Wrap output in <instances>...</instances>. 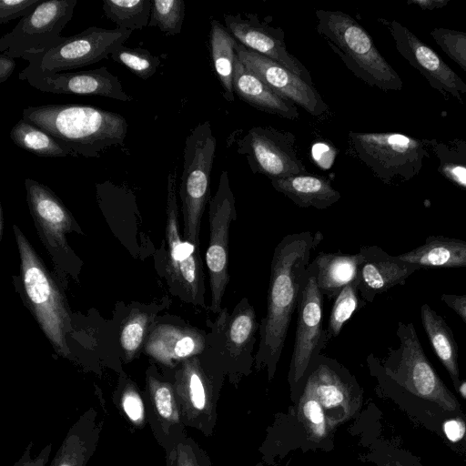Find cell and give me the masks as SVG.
Here are the masks:
<instances>
[{"instance_id": "6da1fadb", "label": "cell", "mask_w": 466, "mask_h": 466, "mask_svg": "<svg viewBox=\"0 0 466 466\" xmlns=\"http://www.w3.org/2000/svg\"><path fill=\"white\" fill-rule=\"evenodd\" d=\"M323 238L320 231L288 234L273 250L254 365L257 370H266L268 380L275 376L311 255Z\"/></svg>"}, {"instance_id": "7a4b0ae2", "label": "cell", "mask_w": 466, "mask_h": 466, "mask_svg": "<svg viewBox=\"0 0 466 466\" xmlns=\"http://www.w3.org/2000/svg\"><path fill=\"white\" fill-rule=\"evenodd\" d=\"M22 118L53 137L70 155L98 157L107 148L124 146V116L92 106L51 104L25 107Z\"/></svg>"}, {"instance_id": "3957f363", "label": "cell", "mask_w": 466, "mask_h": 466, "mask_svg": "<svg viewBox=\"0 0 466 466\" xmlns=\"http://www.w3.org/2000/svg\"><path fill=\"white\" fill-rule=\"evenodd\" d=\"M316 30L347 68L367 85L382 91H399L403 82L397 71L380 54L367 32L349 14L317 10Z\"/></svg>"}, {"instance_id": "277c9868", "label": "cell", "mask_w": 466, "mask_h": 466, "mask_svg": "<svg viewBox=\"0 0 466 466\" xmlns=\"http://www.w3.org/2000/svg\"><path fill=\"white\" fill-rule=\"evenodd\" d=\"M13 229L25 300L56 352L68 357L67 336L72 330V317L66 298L23 231L16 225Z\"/></svg>"}, {"instance_id": "5b68a950", "label": "cell", "mask_w": 466, "mask_h": 466, "mask_svg": "<svg viewBox=\"0 0 466 466\" xmlns=\"http://www.w3.org/2000/svg\"><path fill=\"white\" fill-rule=\"evenodd\" d=\"M207 326L210 331L207 333V347L202 355L237 383L255 365L259 323L253 305L243 297L231 312L224 307L215 320L207 319Z\"/></svg>"}, {"instance_id": "8992f818", "label": "cell", "mask_w": 466, "mask_h": 466, "mask_svg": "<svg viewBox=\"0 0 466 466\" xmlns=\"http://www.w3.org/2000/svg\"><path fill=\"white\" fill-rule=\"evenodd\" d=\"M400 345L390 349L384 364H379L387 380L408 393L437 404L449 412H461L456 397L449 390L428 360L414 325L398 323Z\"/></svg>"}, {"instance_id": "52a82bcc", "label": "cell", "mask_w": 466, "mask_h": 466, "mask_svg": "<svg viewBox=\"0 0 466 466\" xmlns=\"http://www.w3.org/2000/svg\"><path fill=\"white\" fill-rule=\"evenodd\" d=\"M349 139L360 160L385 184L411 180L431 153V139L398 132L350 131Z\"/></svg>"}, {"instance_id": "ba28073f", "label": "cell", "mask_w": 466, "mask_h": 466, "mask_svg": "<svg viewBox=\"0 0 466 466\" xmlns=\"http://www.w3.org/2000/svg\"><path fill=\"white\" fill-rule=\"evenodd\" d=\"M217 139L209 121L198 124L187 137L179 187L183 238L200 248L201 221L210 201V177Z\"/></svg>"}, {"instance_id": "9c48e42d", "label": "cell", "mask_w": 466, "mask_h": 466, "mask_svg": "<svg viewBox=\"0 0 466 466\" xmlns=\"http://www.w3.org/2000/svg\"><path fill=\"white\" fill-rule=\"evenodd\" d=\"M26 201L36 232L56 267L75 277L80 273L81 261L68 245L66 236L83 234L72 213L47 186L26 178Z\"/></svg>"}, {"instance_id": "30bf717a", "label": "cell", "mask_w": 466, "mask_h": 466, "mask_svg": "<svg viewBox=\"0 0 466 466\" xmlns=\"http://www.w3.org/2000/svg\"><path fill=\"white\" fill-rule=\"evenodd\" d=\"M176 195V171L167 177L166 239L167 279L175 296L206 309V285L200 248L181 237Z\"/></svg>"}, {"instance_id": "8fae6325", "label": "cell", "mask_w": 466, "mask_h": 466, "mask_svg": "<svg viewBox=\"0 0 466 466\" xmlns=\"http://www.w3.org/2000/svg\"><path fill=\"white\" fill-rule=\"evenodd\" d=\"M224 373L200 356L187 359L177 365L174 389L186 427L206 436L214 431L217 400Z\"/></svg>"}, {"instance_id": "7c38bea8", "label": "cell", "mask_w": 466, "mask_h": 466, "mask_svg": "<svg viewBox=\"0 0 466 466\" xmlns=\"http://www.w3.org/2000/svg\"><path fill=\"white\" fill-rule=\"evenodd\" d=\"M236 220V199L228 173L223 170L218 189L208 203L209 240L205 256L210 287L208 309L216 315L223 309V297L230 280L229 232Z\"/></svg>"}, {"instance_id": "4fadbf2b", "label": "cell", "mask_w": 466, "mask_h": 466, "mask_svg": "<svg viewBox=\"0 0 466 466\" xmlns=\"http://www.w3.org/2000/svg\"><path fill=\"white\" fill-rule=\"evenodd\" d=\"M297 327L289 370V382L296 388L328 344L323 329V295L311 261L306 270L297 307Z\"/></svg>"}, {"instance_id": "5bb4252c", "label": "cell", "mask_w": 466, "mask_h": 466, "mask_svg": "<svg viewBox=\"0 0 466 466\" xmlns=\"http://www.w3.org/2000/svg\"><path fill=\"white\" fill-rule=\"evenodd\" d=\"M76 0L43 1L0 39V51L12 58L46 51L61 44L60 33L72 19Z\"/></svg>"}, {"instance_id": "9a60e30c", "label": "cell", "mask_w": 466, "mask_h": 466, "mask_svg": "<svg viewBox=\"0 0 466 466\" xmlns=\"http://www.w3.org/2000/svg\"><path fill=\"white\" fill-rule=\"evenodd\" d=\"M132 31L119 28L106 29L90 26L75 35L41 53L28 54L22 58H31L41 70L59 73L83 67L109 57L111 53L123 45Z\"/></svg>"}, {"instance_id": "2e32d148", "label": "cell", "mask_w": 466, "mask_h": 466, "mask_svg": "<svg viewBox=\"0 0 466 466\" xmlns=\"http://www.w3.org/2000/svg\"><path fill=\"white\" fill-rule=\"evenodd\" d=\"M238 153L246 157L250 170L269 179L305 173L298 157L296 137L287 130L254 127L238 141Z\"/></svg>"}, {"instance_id": "e0dca14e", "label": "cell", "mask_w": 466, "mask_h": 466, "mask_svg": "<svg viewBox=\"0 0 466 466\" xmlns=\"http://www.w3.org/2000/svg\"><path fill=\"white\" fill-rule=\"evenodd\" d=\"M304 388L318 399L332 430L352 418L361 404V390L354 379L339 362L323 355L310 366Z\"/></svg>"}, {"instance_id": "ac0fdd59", "label": "cell", "mask_w": 466, "mask_h": 466, "mask_svg": "<svg viewBox=\"0 0 466 466\" xmlns=\"http://www.w3.org/2000/svg\"><path fill=\"white\" fill-rule=\"evenodd\" d=\"M25 60L28 65L19 73L18 78L39 91L57 95L100 96L122 102L133 100L124 91L118 77L106 66L78 72L48 73L41 70L31 58Z\"/></svg>"}, {"instance_id": "d6986e66", "label": "cell", "mask_w": 466, "mask_h": 466, "mask_svg": "<svg viewBox=\"0 0 466 466\" xmlns=\"http://www.w3.org/2000/svg\"><path fill=\"white\" fill-rule=\"evenodd\" d=\"M388 27L399 54L442 96L463 102L466 83L427 44L396 20H382Z\"/></svg>"}, {"instance_id": "ffe728a7", "label": "cell", "mask_w": 466, "mask_h": 466, "mask_svg": "<svg viewBox=\"0 0 466 466\" xmlns=\"http://www.w3.org/2000/svg\"><path fill=\"white\" fill-rule=\"evenodd\" d=\"M225 26L241 45L282 65L309 84L312 78L309 71L292 56L284 41L280 27H273L259 20L255 14H236L224 15Z\"/></svg>"}, {"instance_id": "44dd1931", "label": "cell", "mask_w": 466, "mask_h": 466, "mask_svg": "<svg viewBox=\"0 0 466 466\" xmlns=\"http://www.w3.org/2000/svg\"><path fill=\"white\" fill-rule=\"evenodd\" d=\"M238 57L266 84L285 99L299 106L313 116H319L328 106L314 87L282 65L258 53L249 50L239 42Z\"/></svg>"}, {"instance_id": "7402d4cb", "label": "cell", "mask_w": 466, "mask_h": 466, "mask_svg": "<svg viewBox=\"0 0 466 466\" xmlns=\"http://www.w3.org/2000/svg\"><path fill=\"white\" fill-rule=\"evenodd\" d=\"M145 398L147 420L157 443L167 450L187 432L173 382L147 374Z\"/></svg>"}, {"instance_id": "603a6c76", "label": "cell", "mask_w": 466, "mask_h": 466, "mask_svg": "<svg viewBox=\"0 0 466 466\" xmlns=\"http://www.w3.org/2000/svg\"><path fill=\"white\" fill-rule=\"evenodd\" d=\"M364 261L358 275V289L364 302H372L380 295L406 279L421 268L390 256L376 246H364L360 250Z\"/></svg>"}, {"instance_id": "cb8c5ba5", "label": "cell", "mask_w": 466, "mask_h": 466, "mask_svg": "<svg viewBox=\"0 0 466 466\" xmlns=\"http://www.w3.org/2000/svg\"><path fill=\"white\" fill-rule=\"evenodd\" d=\"M207 347V333L186 325L160 324L145 343V352L158 363L175 368L183 360L200 356Z\"/></svg>"}, {"instance_id": "d4e9b609", "label": "cell", "mask_w": 466, "mask_h": 466, "mask_svg": "<svg viewBox=\"0 0 466 466\" xmlns=\"http://www.w3.org/2000/svg\"><path fill=\"white\" fill-rule=\"evenodd\" d=\"M104 417L96 407L87 409L72 424L49 466H86L96 452Z\"/></svg>"}, {"instance_id": "484cf974", "label": "cell", "mask_w": 466, "mask_h": 466, "mask_svg": "<svg viewBox=\"0 0 466 466\" xmlns=\"http://www.w3.org/2000/svg\"><path fill=\"white\" fill-rule=\"evenodd\" d=\"M233 90L240 99L259 111L290 120L299 116L295 104L279 96L238 57L234 69Z\"/></svg>"}, {"instance_id": "4316f807", "label": "cell", "mask_w": 466, "mask_h": 466, "mask_svg": "<svg viewBox=\"0 0 466 466\" xmlns=\"http://www.w3.org/2000/svg\"><path fill=\"white\" fill-rule=\"evenodd\" d=\"M269 180L275 190L299 208L325 209L340 199V193L325 177L305 172Z\"/></svg>"}, {"instance_id": "83f0119b", "label": "cell", "mask_w": 466, "mask_h": 466, "mask_svg": "<svg viewBox=\"0 0 466 466\" xmlns=\"http://www.w3.org/2000/svg\"><path fill=\"white\" fill-rule=\"evenodd\" d=\"M364 257L356 254L320 252L312 260L318 287L328 299L337 297L349 283L358 279Z\"/></svg>"}, {"instance_id": "f1b7e54d", "label": "cell", "mask_w": 466, "mask_h": 466, "mask_svg": "<svg viewBox=\"0 0 466 466\" xmlns=\"http://www.w3.org/2000/svg\"><path fill=\"white\" fill-rule=\"evenodd\" d=\"M398 258L422 268L466 267V241L444 236H429L418 248Z\"/></svg>"}, {"instance_id": "f546056e", "label": "cell", "mask_w": 466, "mask_h": 466, "mask_svg": "<svg viewBox=\"0 0 466 466\" xmlns=\"http://www.w3.org/2000/svg\"><path fill=\"white\" fill-rule=\"evenodd\" d=\"M420 319L436 356L447 370L456 391L459 392V353L452 330L444 319L426 303L420 308Z\"/></svg>"}, {"instance_id": "4dcf8cb0", "label": "cell", "mask_w": 466, "mask_h": 466, "mask_svg": "<svg viewBox=\"0 0 466 466\" xmlns=\"http://www.w3.org/2000/svg\"><path fill=\"white\" fill-rule=\"evenodd\" d=\"M210 54L215 72L228 102H234L233 76L238 42L218 20L210 23Z\"/></svg>"}, {"instance_id": "1f68e13d", "label": "cell", "mask_w": 466, "mask_h": 466, "mask_svg": "<svg viewBox=\"0 0 466 466\" xmlns=\"http://www.w3.org/2000/svg\"><path fill=\"white\" fill-rule=\"evenodd\" d=\"M11 140L19 147L44 157H65L70 153L53 137L21 118L11 129Z\"/></svg>"}, {"instance_id": "d6a6232c", "label": "cell", "mask_w": 466, "mask_h": 466, "mask_svg": "<svg viewBox=\"0 0 466 466\" xmlns=\"http://www.w3.org/2000/svg\"><path fill=\"white\" fill-rule=\"evenodd\" d=\"M151 0H103L105 15L123 30H141L148 25Z\"/></svg>"}, {"instance_id": "836d02e7", "label": "cell", "mask_w": 466, "mask_h": 466, "mask_svg": "<svg viewBox=\"0 0 466 466\" xmlns=\"http://www.w3.org/2000/svg\"><path fill=\"white\" fill-rule=\"evenodd\" d=\"M431 153L439 161L437 171L449 182L466 191V157L450 140L431 139Z\"/></svg>"}, {"instance_id": "e575fe53", "label": "cell", "mask_w": 466, "mask_h": 466, "mask_svg": "<svg viewBox=\"0 0 466 466\" xmlns=\"http://www.w3.org/2000/svg\"><path fill=\"white\" fill-rule=\"evenodd\" d=\"M298 418L314 442L323 441L332 430L323 407L306 388L299 398Z\"/></svg>"}, {"instance_id": "d590c367", "label": "cell", "mask_w": 466, "mask_h": 466, "mask_svg": "<svg viewBox=\"0 0 466 466\" xmlns=\"http://www.w3.org/2000/svg\"><path fill=\"white\" fill-rule=\"evenodd\" d=\"M114 400L133 428L140 430L148 424L145 394L134 381L125 380L115 392Z\"/></svg>"}, {"instance_id": "8d00e7d4", "label": "cell", "mask_w": 466, "mask_h": 466, "mask_svg": "<svg viewBox=\"0 0 466 466\" xmlns=\"http://www.w3.org/2000/svg\"><path fill=\"white\" fill-rule=\"evenodd\" d=\"M359 296L358 280H355L346 285L334 299L325 329L328 342L339 336L344 324L360 307Z\"/></svg>"}, {"instance_id": "74e56055", "label": "cell", "mask_w": 466, "mask_h": 466, "mask_svg": "<svg viewBox=\"0 0 466 466\" xmlns=\"http://www.w3.org/2000/svg\"><path fill=\"white\" fill-rule=\"evenodd\" d=\"M109 57L143 80L155 75L161 64L160 57L153 56L148 50L141 47L130 48L124 45L116 47Z\"/></svg>"}, {"instance_id": "f35d334b", "label": "cell", "mask_w": 466, "mask_h": 466, "mask_svg": "<svg viewBox=\"0 0 466 466\" xmlns=\"http://www.w3.org/2000/svg\"><path fill=\"white\" fill-rule=\"evenodd\" d=\"M184 17L183 0H154L148 26H157L168 35H176L182 30Z\"/></svg>"}, {"instance_id": "ab89813d", "label": "cell", "mask_w": 466, "mask_h": 466, "mask_svg": "<svg viewBox=\"0 0 466 466\" xmlns=\"http://www.w3.org/2000/svg\"><path fill=\"white\" fill-rule=\"evenodd\" d=\"M167 466H211L212 462L199 445L186 433L167 450Z\"/></svg>"}, {"instance_id": "60d3db41", "label": "cell", "mask_w": 466, "mask_h": 466, "mask_svg": "<svg viewBox=\"0 0 466 466\" xmlns=\"http://www.w3.org/2000/svg\"><path fill=\"white\" fill-rule=\"evenodd\" d=\"M148 323V315L141 311L132 312L125 321L120 332V345L126 360H132L139 351Z\"/></svg>"}, {"instance_id": "b9f144b4", "label": "cell", "mask_w": 466, "mask_h": 466, "mask_svg": "<svg viewBox=\"0 0 466 466\" xmlns=\"http://www.w3.org/2000/svg\"><path fill=\"white\" fill-rule=\"evenodd\" d=\"M430 35L441 49L466 72V32L435 27Z\"/></svg>"}, {"instance_id": "7bdbcfd3", "label": "cell", "mask_w": 466, "mask_h": 466, "mask_svg": "<svg viewBox=\"0 0 466 466\" xmlns=\"http://www.w3.org/2000/svg\"><path fill=\"white\" fill-rule=\"evenodd\" d=\"M42 2V0H1L0 24L4 25L15 18L26 16Z\"/></svg>"}, {"instance_id": "ee69618b", "label": "cell", "mask_w": 466, "mask_h": 466, "mask_svg": "<svg viewBox=\"0 0 466 466\" xmlns=\"http://www.w3.org/2000/svg\"><path fill=\"white\" fill-rule=\"evenodd\" d=\"M33 441H29L21 457L13 466H46L52 452L53 445L46 444L35 457L32 456Z\"/></svg>"}, {"instance_id": "f6af8a7d", "label": "cell", "mask_w": 466, "mask_h": 466, "mask_svg": "<svg viewBox=\"0 0 466 466\" xmlns=\"http://www.w3.org/2000/svg\"><path fill=\"white\" fill-rule=\"evenodd\" d=\"M441 299L466 324V295L443 293L441 295Z\"/></svg>"}, {"instance_id": "bcb514c9", "label": "cell", "mask_w": 466, "mask_h": 466, "mask_svg": "<svg viewBox=\"0 0 466 466\" xmlns=\"http://www.w3.org/2000/svg\"><path fill=\"white\" fill-rule=\"evenodd\" d=\"M15 68L14 58L5 55H0V83L5 82Z\"/></svg>"}, {"instance_id": "7dc6e473", "label": "cell", "mask_w": 466, "mask_h": 466, "mask_svg": "<svg viewBox=\"0 0 466 466\" xmlns=\"http://www.w3.org/2000/svg\"><path fill=\"white\" fill-rule=\"evenodd\" d=\"M408 4L416 5L424 10L442 8L448 5L449 0H408Z\"/></svg>"}, {"instance_id": "c3c4849f", "label": "cell", "mask_w": 466, "mask_h": 466, "mask_svg": "<svg viewBox=\"0 0 466 466\" xmlns=\"http://www.w3.org/2000/svg\"><path fill=\"white\" fill-rule=\"evenodd\" d=\"M450 142L466 157V141L460 138H453Z\"/></svg>"}, {"instance_id": "681fc988", "label": "cell", "mask_w": 466, "mask_h": 466, "mask_svg": "<svg viewBox=\"0 0 466 466\" xmlns=\"http://www.w3.org/2000/svg\"><path fill=\"white\" fill-rule=\"evenodd\" d=\"M459 392L464 397L466 398V381L463 382V383H461L460 385V388H459Z\"/></svg>"}, {"instance_id": "f907efd6", "label": "cell", "mask_w": 466, "mask_h": 466, "mask_svg": "<svg viewBox=\"0 0 466 466\" xmlns=\"http://www.w3.org/2000/svg\"><path fill=\"white\" fill-rule=\"evenodd\" d=\"M382 466H406V465H403V464L400 463L399 461H391V462H387L386 464H384Z\"/></svg>"}, {"instance_id": "816d5d0a", "label": "cell", "mask_w": 466, "mask_h": 466, "mask_svg": "<svg viewBox=\"0 0 466 466\" xmlns=\"http://www.w3.org/2000/svg\"><path fill=\"white\" fill-rule=\"evenodd\" d=\"M0 218H1V226H0V230H1V236H2V232H3V209H2V207H0Z\"/></svg>"}, {"instance_id": "f5cc1de1", "label": "cell", "mask_w": 466, "mask_h": 466, "mask_svg": "<svg viewBox=\"0 0 466 466\" xmlns=\"http://www.w3.org/2000/svg\"><path fill=\"white\" fill-rule=\"evenodd\" d=\"M255 466H263V464H262V463H260V462H258V463H257Z\"/></svg>"}, {"instance_id": "db71d44e", "label": "cell", "mask_w": 466, "mask_h": 466, "mask_svg": "<svg viewBox=\"0 0 466 466\" xmlns=\"http://www.w3.org/2000/svg\"><path fill=\"white\" fill-rule=\"evenodd\" d=\"M211 466H215L214 464H211Z\"/></svg>"}]
</instances>
